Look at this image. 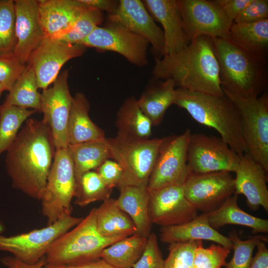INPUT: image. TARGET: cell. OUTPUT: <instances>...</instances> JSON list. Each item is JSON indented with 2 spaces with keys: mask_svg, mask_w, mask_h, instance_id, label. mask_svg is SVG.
Segmentation results:
<instances>
[{
  "mask_svg": "<svg viewBox=\"0 0 268 268\" xmlns=\"http://www.w3.org/2000/svg\"><path fill=\"white\" fill-rule=\"evenodd\" d=\"M56 152L49 126L42 120L28 119L6 151L5 167L12 186L40 200Z\"/></svg>",
  "mask_w": 268,
  "mask_h": 268,
  "instance_id": "obj_1",
  "label": "cell"
},
{
  "mask_svg": "<svg viewBox=\"0 0 268 268\" xmlns=\"http://www.w3.org/2000/svg\"><path fill=\"white\" fill-rule=\"evenodd\" d=\"M153 77L172 79L176 87L216 96L223 95L212 38L199 36L180 50L156 59Z\"/></svg>",
  "mask_w": 268,
  "mask_h": 268,
  "instance_id": "obj_2",
  "label": "cell"
},
{
  "mask_svg": "<svg viewBox=\"0 0 268 268\" xmlns=\"http://www.w3.org/2000/svg\"><path fill=\"white\" fill-rule=\"evenodd\" d=\"M222 89L238 96H259L268 82L267 59L232 38H211Z\"/></svg>",
  "mask_w": 268,
  "mask_h": 268,
  "instance_id": "obj_3",
  "label": "cell"
},
{
  "mask_svg": "<svg viewBox=\"0 0 268 268\" xmlns=\"http://www.w3.org/2000/svg\"><path fill=\"white\" fill-rule=\"evenodd\" d=\"M174 104L185 109L198 123L215 130L240 157L247 153L238 111L225 94L216 96L177 88Z\"/></svg>",
  "mask_w": 268,
  "mask_h": 268,
  "instance_id": "obj_4",
  "label": "cell"
},
{
  "mask_svg": "<svg viewBox=\"0 0 268 268\" xmlns=\"http://www.w3.org/2000/svg\"><path fill=\"white\" fill-rule=\"evenodd\" d=\"M125 237L102 236L96 225V208L75 227L60 236L45 256L46 264L76 265L101 259L103 251Z\"/></svg>",
  "mask_w": 268,
  "mask_h": 268,
  "instance_id": "obj_5",
  "label": "cell"
},
{
  "mask_svg": "<svg viewBox=\"0 0 268 268\" xmlns=\"http://www.w3.org/2000/svg\"><path fill=\"white\" fill-rule=\"evenodd\" d=\"M162 138L140 139L120 133L107 138L111 158L123 169L118 187L126 186L147 188L153 169Z\"/></svg>",
  "mask_w": 268,
  "mask_h": 268,
  "instance_id": "obj_6",
  "label": "cell"
},
{
  "mask_svg": "<svg viewBox=\"0 0 268 268\" xmlns=\"http://www.w3.org/2000/svg\"><path fill=\"white\" fill-rule=\"evenodd\" d=\"M236 107L247 153L268 173V94L245 97L222 89Z\"/></svg>",
  "mask_w": 268,
  "mask_h": 268,
  "instance_id": "obj_7",
  "label": "cell"
},
{
  "mask_svg": "<svg viewBox=\"0 0 268 268\" xmlns=\"http://www.w3.org/2000/svg\"><path fill=\"white\" fill-rule=\"evenodd\" d=\"M76 189L73 164L67 148L57 150L42 196L41 212L51 225L71 214Z\"/></svg>",
  "mask_w": 268,
  "mask_h": 268,
  "instance_id": "obj_8",
  "label": "cell"
},
{
  "mask_svg": "<svg viewBox=\"0 0 268 268\" xmlns=\"http://www.w3.org/2000/svg\"><path fill=\"white\" fill-rule=\"evenodd\" d=\"M83 218L66 215L46 227L11 236L0 235V251L10 253L18 260L32 264L45 257L52 244Z\"/></svg>",
  "mask_w": 268,
  "mask_h": 268,
  "instance_id": "obj_9",
  "label": "cell"
},
{
  "mask_svg": "<svg viewBox=\"0 0 268 268\" xmlns=\"http://www.w3.org/2000/svg\"><path fill=\"white\" fill-rule=\"evenodd\" d=\"M240 157L221 137L191 135L187 150L189 173L235 172Z\"/></svg>",
  "mask_w": 268,
  "mask_h": 268,
  "instance_id": "obj_10",
  "label": "cell"
},
{
  "mask_svg": "<svg viewBox=\"0 0 268 268\" xmlns=\"http://www.w3.org/2000/svg\"><path fill=\"white\" fill-rule=\"evenodd\" d=\"M191 134V130L187 129L179 135L162 138L148 180V191L184 184L189 174L187 150Z\"/></svg>",
  "mask_w": 268,
  "mask_h": 268,
  "instance_id": "obj_11",
  "label": "cell"
},
{
  "mask_svg": "<svg viewBox=\"0 0 268 268\" xmlns=\"http://www.w3.org/2000/svg\"><path fill=\"white\" fill-rule=\"evenodd\" d=\"M79 44L102 51H112L126 58L138 67L148 64V41L117 24L108 21L105 25L97 27Z\"/></svg>",
  "mask_w": 268,
  "mask_h": 268,
  "instance_id": "obj_12",
  "label": "cell"
},
{
  "mask_svg": "<svg viewBox=\"0 0 268 268\" xmlns=\"http://www.w3.org/2000/svg\"><path fill=\"white\" fill-rule=\"evenodd\" d=\"M68 71H63L53 83L43 90L40 95V112L42 121L50 128L56 150L69 145L68 125L72 102L67 82Z\"/></svg>",
  "mask_w": 268,
  "mask_h": 268,
  "instance_id": "obj_13",
  "label": "cell"
},
{
  "mask_svg": "<svg viewBox=\"0 0 268 268\" xmlns=\"http://www.w3.org/2000/svg\"><path fill=\"white\" fill-rule=\"evenodd\" d=\"M184 188L187 199L202 213L215 210L235 191L234 178L226 171L189 173Z\"/></svg>",
  "mask_w": 268,
  "mask_h": 268,
  "instance_id": "obj_14",
  "label": "cell"
},
{
  "mask_svg": "<svg viewBox=\"0 0 268 268\" xmlns=\"http://www.w3.org/2000/svg\"><path fill=\"white\" fill-rule=\"evenodd\" d=\"M177 3L190 41L201 36L230 38L231 25L211 0H177Z\"/></svg>",
  "mask_w": 268,
  "mask_h": 268,
  "instance_id": "obj_15",
  "label": "cell"
},
{
  "mask_svg": "<svg viewBox=\"0 0 268 268\" xmlns=\"http://www.w3.org/2000/svg\"><path fill=\"white\" fill-rule=\"evenodd\" d=\"M86 50V47L81 44L45 37L32 52L27 63L35 73L38 88L43 90L48 88L58 76L64 65L82 56Z\"/></svg>",
  "mask_w": 268,
  "mask_h": 268,
  "instance_id": "obj_16",
  "label": "cell"
},
{
  "mask_svg": "<svg viewBox=\"0 0 268 268\" xmlns=\"http://www.w3.org/2000/svg\"><path fill=\"white\" fill-rule=\"evenodd\" d=\"M148 191V212L152 224L161 227L177 225L198 216V210L185 197L184 184Z\"/></svg>",
  "mask_w": 268,
  "mask_h": 268,
  "instance_id": "obj_17",
  "label": "cell"
},
{
  "mask_svg": "<svg viewBox=\"0 0 268 268\" xmlns=\"http://www.w3.org/2000/svg\"><path fill=\"white\" fill-rule=\"evenodd\" d=\"M108 21L117 24L145 38L151 46L155 59L164 56V37L142 1L120 0L116 9L108 14Z\"/></svg>",
  "mask_w": 268,
  "mask_h": 268,
  "instance_id": "obj_18",
  "label": "cell"
},
{
  "mask_svg": "<svg viewBox=\"0 0 268 268\" xmlns=\"http://www.w3.org/2000/svg\"><path fill=\"white\" fill-rule=\"evenodd\" d=\"M16 45L13 55L22 64L28 63L32 52L45 38L35 0H14Z\"/></svg>",
  "mask_w": 268,
  "mask_h": 268,
  "instance_id": "obj_19",
  "label": "cell"
},
{
  "mask_svg": "<svg viewBox=\"0 0 268 268\" xmlns=\"http://www.w3.org/2000/svg\"><path fill=\"white\" fill-rule=\"evenodd\" d=\"M234 173L235 194L244 195L247 204L252 210L262 206L268 212V173L248 153L241 156Z\"/></svg>",
  "mask_w": 268,
  "mask_h": 268,
  "instance_id": "obj_20",
  "label": "cell"
},
{
  "mask_svg": "<svg viewBox=\"0 0 268 268\" xmlns=\"http://www.w3.org/2000/svg\"><path fill=\"white\" fill-rule=\"evenodd\" d=\"M38 2L45 38L57 40L70 30L85 7L79 0H40Z\"/></svg>",
  "mask_w": 268,
  "mask_h": 268,
  "instance_id": "obj_21",
  "label": "cell"
},
{
  "mask_svg": "<svg viewBox=\"0 0 268 268\" xmlns=\"http://www.w3.org/2000/svg\"><path fill=\"white\" fill-rule=\"evenodd\" d=\"M142 2L153 18L163 27L164 55L177 52L189 44L177 0H144Z\"/></svg>",
  "mask_w": 268,
  "mask_h": 268,
  "instance_id": "obj_22",
  "label": "cell"
},
{
  "mask_svg": "<svg viewBox=\"0 0 268 268\" xmlns=\"http://www.w3.org/2000/svg\"><path fill=\"white\" fill-rule=\"evenodd\" d=\"M159 236L162 242L169 244L204 240L216 243L230 250L233 249L230 239L210 225L207 213H202L183 224L162 227Z\"/></svg>",
  "mask_w": 268,
  "mask_h": 268,
  "instance_id": "obj_23",
  "label": "cell"
},
{
  "mask_svg": "<svg viewBox=\"0 0 268 268\" xmlns=\"http://www.w3.org/2000/svg\"><path fill=\"white\" fill-rule=\"evenodd\" d=\"M120 193L116 200L119 207L126 213L133 221L136 233L148 238L151 233L148 212L149 193L147 188L126 186L119 189Z\"/></svg>",
  "mask_w": 268,
  "mask_h": 268,
  "instance_id": "obj_24",
  "label": "cell"
},
{
  "mask_svg": "<svg viewBox=\"0 0 268 268\" xmlns=\"http://www.w3.org/2000/svg\"><path fill=\"white\" fill-rule=\"evenodd\" d=\"M175 91L176 86L172 79L162 80L153 77L137 100L139 108L150 120L152 126L158 125L167 109L174 104Z\"/></svg>",
  "mask_w": 268,
  "mask_h": 268,
  "instance_id": "obj_25",
  "label": "cell"
},
{
  "mask_svg": "<svg viewBox=\"0 0 268 268\" xmlns=\"http://www.w3.org/2000/svg\"><path fill=\"white\" fill-rule=\"evenodd\" d=\"M89 103L85 95L77 92L73 97L69 117V145L105 138L104 132L90 119Z\"/></svg>",
  "mask_w": 268,
  "mask_h": 268,
  "instance_id": "obj_26",
  "label": "cell"
},
{
  "mask_svg": "<svg viewBox=\"0 0 268 268\" xmlns=\"http://www.w3.org/2000/svg\"><path fill=\"white\" fill-rule=\"evenodd\" d=\"M238 195L229 197L218 208L207 213L210 225L217 230L227 224L248 227L254 234L268 233V220L253 216L241 209L238 205Z\"/></svg>",
  "mask_w": 268,
  "mask_h": 268,
  "instance_id": "obj_27",
  "label": "cell"
},
{
  "mask_svg": "<svg viewBox=\"0 0 268 268\" xmlns=\"http://www.w3.org/2000/svg\"><path fill=\"white\" fill-rule=\"evenodd\" d=\"M96 225L105 237H127L136 233L131 218L119 207L116 200L110 198L96 208Z\"/></svg>",
  "mask_w": 268,
  "mask_h": 268,
  "instance_id": "obj_28",
  "label": "cell"
},
{
  "mask_svg": "<svg viewBox=\"0 0 268 268\" xmlns=\"http://www.w3.org/2000/svg\"><path fill=\"white\" fill-rule=\"evenodd\" d=\"M67 149L73 164L76 183L83 174L95 171L111 158L107 138L69 144Z\"/></svg>",
  "mask_w": 268,
  "mask_h": 268,
  "instance_id": "obj_29",
  "label": "cell"
},
{
  "mask_svg": "<svg viewBox=\"0 0 268 268\" xmlns=\"http://www.w3.org/2000/svg\"><path fill=\"white\" fill-rule=\"evenodd\" d=\"M147 242V238L134 234L106 248L101 259L115 268H132L141 256Z\"/></svg>",
  "mask_w": 268,
  "mask_h": 268,
  "instance_id": "obj_30",
  "label": "cell"
},
{
  "mask_svg": "<svg viewBox=\"0 0 268 268\" xmlns=\"http://www.w3.org/2000/svg\"><path fill=\"white\" fill-rule=\"evenodd\" d=\"M118 133L140 139H148L152 124L139 108L137 99L130 96L120 108L116 120Z\"/></svg>",
  "mask_w": 268,
  "mask_h": 268,
  "instance_id": "obj_31",
  "label": "cell"
},
{
  "mask_svg": "<svg viewBox=\"0 0 268 268\" xmlns=\"http://www.w3.org/2000/svg\"><path fill=\"white\" fill-rule=\"evenodd\" d=\"M37 79L33 69L26 67L9 91L4 106H17L40 112V95Z\"/></svg>",
  "mask_w": 268,
  "mask_h": 268,
  "instance_id": "obj_32",
  "label": "cell"
},
{
  "mask_svg": "<svg viewBox=\"0 0 268 268\" xmlns=\"http://www.w3.org/2000/svg\"><path fill=\"white\" fill-rule=\"evenodd\" d=\"M230 38L255 54L267 58L268 19L254 23H232Z\"/></svg>",
  "mask_w": 268,
  "mask_h": 268,
  "instance_id": "obj_33",
  "label": "cell"
},
{
  "mask_svg": "<svg viewBox=\"0 0 268 268\" xmlns=\"http://www.w3.org/2000/svg\"><path fill=\"white\" fill-rule=\"evenodd\" d=\"M36 112L17 106H0V155L8 150L23 123Z\"/></svg>",
  "mask_w": 268,
  "mask_h": 268,
  "instance_id": "obj_34",
  "label": "cell"
},
{
  "mask_svg": "<svg viewBox=\"0 0 268 268\" xmlns=\"http://www.w3.org/2000/svg\"><path fill=\"white\" fill-rule=\"evenodd\" d=\"M112 190L96 171L87 172L76 183L74 203L84 207L96 201H103L110 198Z\"/></svg>",
  "mask_w": 268,
  "mask_h": 268,
  "instance_id": "obj_35",
  "label": "cell"
},
{
  "mask_svg": "<svg viewBox=\"0 0 268 268\" xmlns=\"http://www.w3.org/2000/svg\"><path fill=\"white\" fill-rule=\"evenodd\" d=\"M103 19L102 11L85 6L72 28L59 40L69 44H79L100 26Z\"/></svg>",
  "mask_w": 268,
  "mask_h": 268,
  "instance_id": "obj_36",
  "label": "cell"
},
{
  "mask_svg": "<svg viewBox=\"0 0 268 268\" xmlns=\"http://www.w3.org/2000/svg\"><path fill=\"white\" fill-rule=\"evenodd\" d=\"M232 244L234 250L231 260L226 263V268H249L253 259L255 247L260 240L265 242L268 237L263 235H255L245 240H241L235 230L230 232L228 237Z\"/></svg>",
  "mask_w": 268,
  "mask_h": 268,
  "instance_id": "obj_37",
  "label": "cell"
},
{
  "mask_svg": "<svg viewBox=\"0 0 268 268\" xmlns=\"http://www.w3.org/2000/svg\"><path fill=\"white\" fill-rule=\"evenodd\" d=\"M13 0H0V55L13 54L16 45Z\"/></svg>",
  "mask_w": 268,
  "mask_h": 268,
  "instance_id": "obj_38",
  "label": "cell"
},
{
  "mask_svg": "<svg viewBox=\"0 0 268 268\" xmlns=\"http://www.w3.org/2000/svg\"><path fill=\"white\" fill-rule=\"evenodd\" d=\"M230 250L219 244H212L204 248L200 240L195 249L193 268H221L225 266Z\"/></svg>",
  "mask_w": 268,
  "mask_h": 268,
  "instance_id": "obj_39",
  "label": "cell"
},
{
  "mask_svg": "<svg viewBox=\"0 0 268 268\" xmlns=\"http://www.w3.org/2000/svg\"><path fill=\"white\" fill-rule=\"evenodd\" d=\"M200 240L169 244L164 268H193L194 253Z\"/></svg>",
  "mask_w": 268,
  "mask_h": 268,
  "instance_id": "obj_40",
  "label": "cell"
},
{
  "mask_svg": "<svg viewBox=\"0 0 268 268\" xmlns=\"http://www.w3.org/2000/svg\"><path fill=\"white\" fill-rule=\"evenodd\" d=\"M26 66L21 64L13 54L0 55V83L5 90H11Z\"/></svg>",
  "mask_w": 268,
  "mask_h": 268,
  "instance_id": "obj_41",
  "label": "cell"
},
{
  "mask_svg": "<svg viewBox=\"0 0 268 268\" xmlns=\"http://www.w3.org/2000/svg\"><path fill=\"white\" fill-rule=\"evenodd\" d=\"M132 268H164V260L155 233L149 235L144 252Z\"/></svg>",
  "mask_w": 268,
  "mask_h": 268,
  "instance_id": "obj_42",
  "label": "cell"
},
{
  "mask_svg": "<svg viewBox=\"0 0 268 268\" xmlns=\"http://www.w3.org/2000/svg\"><path fill=\"white\" fill-rule=\"evenodd\" d=\"M268 19V0H253L236 17L233 23H248Z\"/></svg>",
  "mask_w": 268,
  "mask_h": 268,
  "instance_id": "obj_43",
  "label": "cell"
},
{
  "mask_svg": "<svg viewBox=\"0 0 268 268\" xmlns=\"http://www.w3.org/2000/svg\"><path fill=\"white\" fill-rule=\"evenodd\" d=\"M95 171L108 186L118 188L123 176L122 168L118 162L107 159Z\"/></svg>",
  "mask_w": 268,
  "mask_h": 268,
  "instance_id": "obj_44",
  "label": "cell"
},
{
  "mask_svg": "<svg viewBox=\"0 0 268 268\" xmlns=\"http://www.w3.org/2000/svg\"><path fill=\"white\" fill-rule=\"evenodd\" d=\"M253 0H214L211 1L232 25L236 17Z\"/></svg>",
  "mask_w": 268,
  "mask_h": 268,
  "instance_id": "obj_45",
  "label": "cell"
},
{
  "mask_svg": "<svg viewBox=\"0 0 268 268\" xmlns=\"http://www.w3.org/2000/svg\"><path fill=\"white\" fill-rule=\"evenodd\" d=\"M256 247L257 251L249 268H268V250L266 242L260 240Z\"/></svg>",
  "mask_w": 268,
  "mask_h": 268,
  "instance_id": "obj_46",
  "label": "cell"
},
{
  "mask_svg": "<svg viewBox=\"0 0 268 268\" xmlns=\"http://www.w3.org/2000/svg\"><path fill=\"white\" fill-rule=\"evenodd\" d=\"M0 262L7 268H43L46 264V258L44 257L32 264L22 262L12 256L3 257L1 258Z\"/></svg>",
  "mask_w": 268,
  "mask_h": 268,
  "instance_id": "obj_47",
  "label": "cell"
},
{
  "mask_svg": "<svg viewBox=\"0 0 268 268\" xmlns=\"http://www.w3.org/2000/svg\"><path fill=\"white\" fill-rule=\"evenodd\" d=\"M87 7L96 8L101 11H107L108 14L113 13L117 8L119 1L112 0H79Z\"/></svg>",
  "mask_w": 268,
  "mask_h": 268,
  "instance_id": "obj_48",
  "label": "cell"
},
{
  "mask_svg": "<svg viewBox=\"0 0 268 268\" xmlns=\"http://www.w3.org/2000/svg\"><path fill=\"white\" fill-rule=\"evenodd\" d=\"M43 268H115L101 259L76 265H60L46 264Z\"/></svg>",
  "mask_w": 268,
  "mask_h": 268,
  "instance_id": "obj_49",
  "label": "cell"
},
{
  "mask_svg": "<svg viewBox=\"0 0 268 268\" xmlns=\"http://www.w3.org/2000/svg\"><path fill=\"white\" fill-rule=\"evenodd\" d=\"M3 91H5L4 88L3 86H2V85L0 83V97Z\"/></svg>",
  "mask_w": 268,
  "mask_h": 268,
  "instance_id": "obj_50",
  "label": "cell"
},
{
  "mask_svg": "<svg viewBox=\"0 0 268 268\" xmlns=\"http://www.w3.org/2000/svg\"><path fill=\"white\" fill-rule=\"evenodd\" d=\"M3 230V226L2 225L1 223L0 222V235H1V233Z\"/></svg>",
  "mask_w": 268,
  "mask_h": 268,
  "instance_id": "obj_51",
  "label": "cell"
}]
</instances>
